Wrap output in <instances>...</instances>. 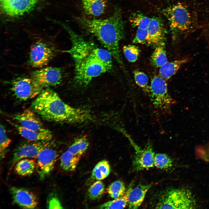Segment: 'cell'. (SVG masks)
Segmentation results:
<instances>
[{
  "label": "cell",
  "instance_id": "12",
  "mask_svg": "<svg viewBox=\"0 0 209 209\" xmlns=\"http://www.w3.org/2000/svg\"><path fill=\"white\" fill-rule=\"evenodd\" d=\"M48 142L33 141L22 144L15 149L12 160V165L24 158H36L40 152L49 146Z\"/></svg>",
  "mask_w": 209,
  "mask_h": 209
},
{
  "label": "cell",
  "instance_id": "23",
  "mask_svg": "<svg viewBox=\"0 0 209 209\" xmlns=\"http://www.w3.org/2000/svg\"><path fill=\"white\" fill-rule=\"evenodd\" d=\"M81 156L75 155L68 150L64 152L60 158V166L64 170L74 171L80 159Z\"/></svg>",
  "mask_w": 209,
  "mask_h": 209
},
{
  "label": "cell",
  "instance_id": "32",
  "mask_svg": "<svg viewBox=\"0 0 209 209\" xmlns=\"http://www.w3.org/2000/svg\"><path fill=\"white\" fill-rule=\"evenodd\" d=\"M134 76L136 84L145 92L148 93L149 86L148 85V78L144 72L138 70L133 71Z\"/></svg>",
  "mask_w": 209,
  "mask_h": 209
},
{
  "label": "cell",
  "instance_id": "4",
  "mask_svg": "<svg viewBox=\"0 0 209 209\" xmlns=\"http://www.w3.org/2000/svg\"><path fill=\"white\" fill-rule=\"evenodd\" d=\"M196 201L191 191L185 188H171L164 191L155 206L156 209H195Z\"/></svg>",
  "mask_w": 209,
  "mask_h": 209
},
{
  "label": "cell",
  "instance_id": "15",
  "mask_svg": "<svg viewBox=\"0 0 209 209\" xmlns=\"http://www.w3.org/2000/svg\"><path fill=\"white\" fill-rule=\"evenodd\" d=\"M36 113L32 109H27L13 116V118L25 128L35 131H44L46 129Z\"/></svg>",
  "mask_w": 209,
  "mask_h": 209
},
{
  "label": "cell",
  "instance_id": "30",
  "mask_svg": "<svg viewBox=\"0 0 209 209\" xmlns=\"http://www.w3.org/2000/svg\"><path fill=\"white\" fill-rule=\"evenodd\" d=\"M173 161L167 154L162 153L155 154L154 165L156 167L161 169H166L171 167Z\"/></svg>",
  "mask_w": 209,
  "mask_h": 209
},
{
  "label": "cell",
  "instance_id": "10",
  "mask_svg": "<svg viewBox=\"0 0 209 209\" xmlns=\"http://www.w3.org/2000/svg\"><path fill=\"white\" fill-rule=\"evenodd\" d=\"M58 156L56 151L49 146L40 152L36 158V163L40 179H44L52 171Z\"/></svg>",
  "mask_w": 209,
  "mask_h": 209
},
{
  "label": "cell",
  "instance_id": "26",
  "mask_svg": "<svg viewBox=\"0 0 209 209\" xmlns=\"http://www.w3.org/2000/svg\"><path fill=\"white\" fill-rule=\"evenodd\" d=\"M89 145L86 137H81L75 140L68 150L75 155L81 156L87 149Z\"/></svg>",
  "mask_w": 209,
  "mask_h": 209
},
{
  "label": "cell",
  "instance_id": "25",
  "mask_svg": "<svg viewBox=\"0 0 209 209\" xmlns=\"http://www.w3.org/2000/svg\"><path fill=\"white\" fill-rule=\"evenodd\" d=\"M151 61L153 66L159 68L168 62L163 44L158 45L155 48L151 55Z\"/></svg>",
  "mask_w": 209,
  "mask_h": 209
},
{
  "label": "cell",
  "instance_id": "17",
  "mask_svg": "<svg viewBox=\"0 0 209 209\" xmlns=\"http://www.w3.org/2000/svg\"><path fill=\"white\" fill-rule=\"evenodd\" d=\"M8 121L22 137L30 141L49 142L53 138L52 132L47 129L42 131H35L25 128L10 120Z\"/></svg>",
  "mask_w": 209,
  "mask_h": 209
},
{
  "label": "cell",
  "instance_id": "7",
  "mask_svg": "<svg viewBox=\"0 0 209 209\" xmlns=\"http://www.w3.org/2000/svg\"><path fill=\"white\" fill-rule=\"evenodd\" d=\"M11 84L14 96L21 101L37 96L44 90L31 78L18 77L12 80Z\"/></svg>",
  "mask_w": 209,
  "mask_h": 209
},
{
  "label": "cell",
  "instance_id": "2",
  "mask_svg": "<svg viewBox=\"0 0 209 209\" xmlns=\"http://www.w3.org/2000/svg\"><path fill=\"white\" fill-rule=\"evenodd\" d=\"M32 109L44 120L49 122L79 123L91 120L86 110L71 106L64 102L52 89H44L31 104Z\"/></svg>",
  "mask_w": 209,
  "mask_h": 209
},
{
  "label": "cell",
  "instance_id": "14",
  "mask_svg": "<svg viewBox=\"0 0 209 209\" xmlns=\"http://www.w3.org/2000/svg\"><path fill=\"white\" fill-rule=\"evenodd\" d=\"M14 202L24 208H35L38 204L35 194L25 188L13 187L10 190Z\"/></svg>",
  "mask_w": 209,
  "mask_h": 209
},
{
  "label": "cell",
  "instance_id": "27",
  "mask_svg": "<svg viewBox=\"0 0 209 209\" xmlns=\"http://www.w3.org/2000/svg\"><path fill=\"white\" fill-rule=\"evenodd\" d=\"M151 19V18L140 12L132 13L129 18L132 27L143 29H147Z\"/></svg>",
  "mask_w": 209,
  "mask_h": 209
},
{
  "label": "cell",
  "instance_id": "21",
  "mask_svg": "<svg viewBox=\"0 0 209 209\" xmlns=\"http://www.w3.org/2000/svg\"><path fill=\"white\" fill-rule=\"evenodd\" d=\"M133 183L130 184L125 194L122 197L107 202L98 207L99 209H123L128 203L129 196L133 188Z\"/></svg>",
  "mask_w": 209,
  "mask_h": 209
},
{
  "label": "cell",
  "instance_id": "6",
  "mask_svg": "<svg viewBox=\"0 0 209 209\" xmlns=\"http://www.w3.org/2000/svg\"><path fill=\"white\" fill-rule=\"evenodd\" d=\"M162 12L167 19L170 27L175 31H184L191 24L190 13L185 6L178 3L162 10Z\"/></svg>",
  "mask_w": 209,
  "mask_h": 209
},
{
  "label": "cell",
  "instance_id": "22",
  "mask_svg": "<svg viewBox=\"0 0 209 209\" xmlns=\"http://www.w3.org/2000/svg\"><path fill=\"white\" fill-rule=\"evenodd\" d=\"M36 167V163L33 159L28 158L22 159L18 161L14 167L15 172L21 176L31 174Z\"/></svg>",
  "mask_w": 209,
  "mask_h": 209
},
{
  "label": "cell",
  "instance_id": "1",
  "mask_svg": "<svg viewBox=\"0 0 209 209\" xmlns=\"http://www.w3.org/2000/svg\"><path fill=\"white\" fill-rule=\"evenodd\" d=\"M60 25L70 37L71 47L63 52L70 54L74 60L76 84L86 86L94 78L111 69L113 57L108 50L86 40L67 25L62 23Z\"/></svg>",
  "mask_w": 209,
  "mask_h": 209
},
{
  "label": "cell",
  "instance_id": "33",
  "mask_svg": "<svg viewBox=\"0 0 209 209\" xmlns=\"http://www.w3.org/2000/svg\"><path fill=\"white\" fill-rule=\"evenodd\" d=\"M0 156L1 158H3L5 155L6 149L12 140L8 136L4 126L2 124L0 125Z\"/></svg>",
  "mask_w": 209,
  "mask_h": 209
},
{
  "label": "cell",
  "instance_id": "18",
  "mask_svg": "<svg viewBox=\"0 0 209 209\" xmlns=\"http://www.w3.org/2000/svg\"><path fill=\"white\" fill-rule=\"evenodd\" d=\"M152 185V184H140L132 188L129 196V208H138L143 203L147 192Z\"/></svg>",
  "mask_w": 209,
  "mask_h": 209
},
{
  "label": "cell",
  "instance_id": "5",
  "mask_svg": "<svg viewBox=\"0 0 209 209\" xmlns=\"http://www.w3.org/2000/svg\"><path fill=\"white\" fill-rule=\"evenodd\" d=\"M166 81L159 75L151 81L148 94L151 103L157 110L164 114H170L174 100L169 94Z\"/></svg>",
  "mask_w": 209,
  "mask_h": 209
},
{
  "label": "cell",
  "instance_id": "3",
  "mask_svg": "<svg viewBox=\"0 0 209 209\" xmlns=\"http://www.w3.org/2000/svg\"><path fill=\"white\" fill-rule=\"evenodd\" d=\"M76 19L84 29L96 37L115 60L122 66L119 43L124 37L125 30L120 8H115L112 15L106 19L79 17Z\"/></svg>",
  "mask_w": 209,
  "mask_h": 209
},
{
  "label": "cell",
  "instance_id": "28",
  "mask_svg": "<svg viewBox=\"0 0 209 209\" xmlns=\"http://www.w3.org/2000/svg\"><path fill=\"white\" fill-rule=\"evenodd\" d=\"M107 191L109 196L116 199L123 196L125 193L126 188L125 183L120 180L112 183L108 187Z\"/></svg>",
  "mask_w": 209,
  "mask_h": 209
},
{
  "label": "cell",
  "instance_id": "8",
  "mask_svg": "<svg viewBox=\"0 0 209 209\" xmlns=\"http://www.w3.org/2000/svg\"><path fill=\"white\" fill-rule=\"evenodd\" d=\"M56 51L54 47L45 42L39 41L31 46L28 63L32 67H42L47 64L55 56Z\"/></svg>",
  "mask_w": 209,
  "mask_h": 209
},
{
  "label": "cell",
  "instance_id": "35",
  "mask_svg": "<svg viewBox=\"0 0 209 209\" xmlns=\"http://www.w3.org/2000/svg\"><path fill=\"white\" fill-rule=\"evenodd\" d=\"M47 206L50 209H62V206L58 199L54 195L51 196L47 201Z\"/></svg>",
  "mask_w": 209,
  "mask_h": 209
},
{
  "label": "cell",
  "instance_id": "34",
  "mask_svg": "<svg viewBox=\"0 0 209 209\" xmlns=\"http://www.w3.org/2000/svg\"><path fill=\"white\" fill-rule=\"evenodd\" d=\"M148 35L147 29L137 28L133 39L134 44H148Z\"/></svg>",
  "mask_w": 209,
  "mask_h": 209
},
{
  "label": "cell",
  "instance_id": "16",
  "mask_svg": "<svg viewBox=\"0 0 209 209\" xmlns=\"http://www.w3.org/2000/svg\"><path fill=\"white\" fill-rule=\"evenodd\" d=\"M147 30L148 44L158 46L163 44L166 32L163 23L160 17H154L151 18Z\"/></svg>",
  "mask_w": 209,
  "mask_h": 209
},
{
  "label": "cell",
  "instance_id": "24",
  "mask_svg": "<svg viewBox=\"0 0 209 209\" xmlns=\"http://www.w3.org/2000/svg\"><path fill=\"white\" fill-rule=\"evenodd\" d=\"M110 167L108 162L105 160L98 162L92 171L91 178L93 180H101L106 178L110 172Z\"/></svg>",
  "mask_w": 209,
  "mask_h": 209
},
{
  "label": "cell",
  "instance_id": "20",
  "mask_svg": "<svg viewBox=\"0 0 209 209\" xmlns=\"http://www.w3.org/2000/svg\"><path fill=\"white\" fill-rule=\"evenodd\" d=\"M188 60V58H184L170 62H167L160 68L159 75L166 81L169 80Z\"/></svg>",
  "mask_w": 209,
  "mask_h": 209
},
{
  "label": "cell",
  "instance_id": "11",
  "mask_svg": "<svg viewBox=\"0 0 209 209\" xmlns=\"http://www.w3.org/2000/svg\"><path fill=\"white\" fill-rule=\"evenodd\" d=\"M37 0H0L4 12L11 16L23 15L30 11L35 7Z\"/></svg>",
  "mask_w": 209,
  "mask_h": 209
},
{
  "label": "cell",
  "instance_id": "31",
  "mask_svg": "<svg viewBox=\"0 0 209 209\" xmlns=\"http://www.w3.org/2000/svg\"><path fill=\"white\" fill-rule=\"evenodd\" d=\"M124 56L129 62H134L137 60L140 51L138 47L134 45H128L123 46Z\"/></svg>",
  "mask_w": 209,
  "mask_h": 209
},
{
  "label": "cell",
  "instance_id": "19",
  "mask_svg": "<svg viewBox=\"0 0 209 209\" xmlns=\"http://www.w3.org/2000/svg\"><path fill=\"white\" fill-rule=\"evenodd\" d=\"M83 9L87 15L98 16L104 12L107 0H81Z\"/></svg>",
  "mask_w": 209,
  "mask_h": 209
},
{
  "label": "cell",
  "instance_id": "29",
  "mask_svg": "<svg viewBox=\"0 0 209 209\" xmlns=\"http://www.w3.org/2000/svg\"><path fill=\"white\" fill-rule=\"evenodd\" d=\"M105 186L100 180L95 182L90 186L88 190V195L91 200H95L100 198L104 193Z\"/></svg>",
  "mask_w": 209,
  "mask_h": 209
},
{
  "label": "cell",
  "instance_id": "9",
  "mask_svg": "<svg viewBox=\"0 0 209 209\" xmlns=\"http://www.w3.org/2000/svg\"><path fill=\"white\" fill-rule=\"evenodd\" d=\"M31 78L44 88L55 86L60 84L62 78V73L59 68L46 67L31 73Z\"/></svg>",
  "mask_w": 209,
  "mask_h": 209
},
{
  "label": "cell",
  "instance_id": "13",
  "mask_svg": "<svg viewBox=\"0 0 209 209\" xmlns=\"http://www.w3.org/2000/svg\"><path fill=\"white\" fill-rule=\"evenodd\" d=\"M132 165L135 171H138L152 167L154 165L155 154L152 144L148 142L145 148L136 150Z\"/></svg>",
  "mask_w": 209,
  "mask_h": 209
}]
</instances>
